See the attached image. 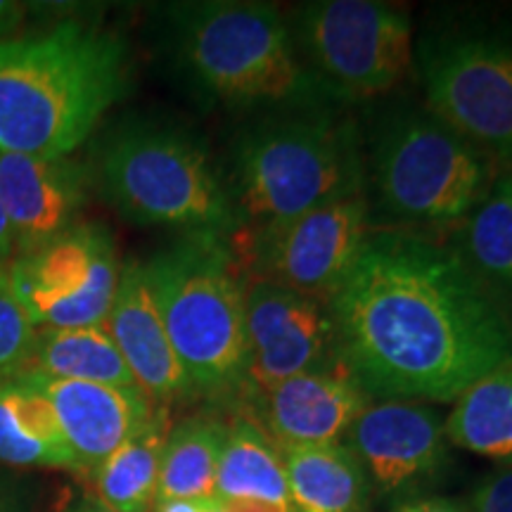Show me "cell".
Segmentation results:
<instances>
[{
    "label": "cell",
    "mask_w": 512,
    "mask_h": 512,
    "mask_svg": "<svg viewBox=\"0 0 512 512\" xmlns=\"http://www.w3.org/2000/svg\"><path fill=\"white\" fill-rule=\"evenodd\" d=\"M328 311L337 366L370 401L451 403L512 358L505 306L418 230H370Z\"/></svg>",
    "instance_id": "cell-1"
},
{
    "label": "cell",
    "mask_w": 512,
    "mask_h": 512,
    "mask_svg": "<svg viewBox=\"0 0 512 512\" xmlns=\"http://www.w3.org/2000/svg\"><path fill=\"white\" fill-rule=\"evenodd\" d=\"M128 48L93 24L0 41V152L72 157L126 91Z\"/></svg>",
    "instance_id": "cell-2"
},
{
    "label": "cell",
    "mask_w": 512,
    "mask_h": 512,
    "mask_svg": "<svg viewBox=\"0 0 512 512\" xmlns=\"http://www.w3.org/2000/svg\"><path fill=\"white\" fill-rule=\"evenodd\" d=\"M171 50L202 98L228 107H313L325 95L299 62L290 27L266 3L204 0L166 10Z\"/></svg>",
    "instance_id": "cell-3"
},
{
    "label": "cell",
    "mask_w": 512,
    "mask_h": 512,
    "mask_svg": "<svg viewBox=\"0 0 512 512\" xmlns=\"http://www.w3.org/2000/svg\"><path fill=\"white\" fill-rule=\"evenodd\" d=\"M93 181L112 209L145 228L233 238L242 228L228 181L192 133L131 121L100 145Z\"/></svg>",
    "instance_id": "cell-4"
},
{
    "label": "cell",
    "mask_w": 512,
    "mask_h": 512,
    "mask_svg": "<svg viewBox=\"0 0 512 512\" xmlns=\"http://www.w3.org/2000/svg\"><path fill=\"white\" fill-rule=\"evenodd\" d=\"M226 181L242 226L261 230L363 195L366 169L354 124L306 107L249 128Z\"/></svg>",
    "instance_id": "cell-5"
},
{
    "label": "cell",
    "mask_w": 512,
    "mask_h": 512,
    "mask_svg": "<svg viewBox=\"0 0 512 512\" xmlns=\"http://www.w3.org/2000/svg\"><path fill=\"white\" fill-rule=\"evenodd\" d=\"M143 264L192 394L242 389L249 358L247 283L228 238L181 235Z\"/></svg>",
    "instance_id": "cell-6"
},
{
    "label": "cell",
    "mask_w": 512,
    "mask_h": 512,
    "mask_svg": "<svg viewBox=\"0 0 512 512\" xmlns=\"http://www.w3.org/2000/svg\"><path fill=\"white\" fill-rule=\"evenodd\" d=\"M491 159L430 110L396 114L370 155L375 200L401 226H451L491 190Z\"/></svg>",
    "instance_id": "cell-7"
},
{
    "label": "cell",
    "mask_w": 512,
    "mask_h": 512,
    "mask_svg": "<svg viewBox=\"0 0 512 512\" xmlns=\"http://www.w3.org/2000/svg\"><path fill=\"white\" fill-rule=\"evenodd\" d=\"M297 43L325 95L368 100L392 91L411 69L413 24L375 0H318L299 10ZM294 43V46H297Z\"/></svg>",
    "instance_id": "cell-8"
},
{
    "label": "cell",
    "mask_w": 512,
    "mask_h": 512,
    "mask_svg": "<svg viewBox=\"0 0 512 512\" xmlns=\"http://www.w3.org/2000/svg\"><path fill=\"white\" fill-rule=\"evenodd\" d=\"M418 60L427 110L484 157L512 169V38H427Z\"/></svg>",
    "instance_id": "cell-9"
},
{
    "label": "cell",
    "mask_w": 512,
    "mask_h": 512,
    "mask_svg": "<svg viewBox=\"0 0 512 512\" xmlns=\"http://www.w3.org/2000/svg\"><path fill=\"white\" fill-rule=\"evenodd\" d=\"M119 273L117 245L102 223L79 221L10 261L12 285L38 330L105 325Z\"/></svg>",
    "instance_id": "cell-10"
},
{
    "label": "cell",
    "mask_w": 512,
    "mask_h": 512,
    "mask_svg": "<svg viewBox=\"0 0 512 512\" xmlns=\"http://www.w3.org/2000/svg\"><path fill=\"white\" fill-rule=\"evenodd\" d=\"M368 235L370 204L356 195L256 230L254 259L264 280L328 304Z\"/></svg>",
    "instance_id": "cell-11"
},
{
    "label": "cell",
    "mask_w": 512,
    "mask_h": 512,
    "mask_svg": "<svg viewBox=\"0 0 512 512\" xmlns=\"http://www.w3.org/2000/svg\"><path fill=\"white\" fill-rule=\"evenodd\" d=\"M247 373L242 389L259 396L290 380L337 366L328 304L256 278L245 287Z\"/></svg>",
    "instance_id": "cell-12"
},
{
    "label": "cell",
    "mask_w": 512,
    "mask_h": 512,
    "mask_svg": "<svg viewBox=\"0 0 512 512\" xmlns=\"http://www.w3.org/2000/svg\"><path fill=\"white\" fill-rule=\"evenodd\" d=\"M380 496L408 498L441 477L451 463L446 420L411 401H377L344 437Z\"/></svg>",
    "instance_id": "cell-13"
},
{
    "label": "cell",
    "mask_w": 512,
    "mask_h": 512,
    "mask_svg": "<svg viewBox=\"0 0 512 512\" xmlns=\"http://www.w3.org/2000/svg\"><path fill=\"white\" fill-rule=\"evenodd\" d=\"M93 185V166L72 157L0 152V204L15 235V256L34 252L76 226Z\"/></svg>",
    "instance_id": "cell-14"
},
{
    "label": "cell",
    "mask_w": 512,
    "mask_h": 512,
    "mask_svg": "<svg viewBox=\"0 0 512 512\" xmlns=\"http://www.w3.org/2000/svg\"><path fill=\"white\" fill-rule=\"evenodd\" d=\"M261 430L280 451L339 444L370 399L339 366L304 373L254 396Z\"/></svg>",
    "instance_id": "cell-15"
},
{
    "label": "cell",
    "mask_w": 512,
    "mask_h": 512,
    "mask_svg": "<svg viewBox=\"0 0 512 512\" xmlns=\"http://www.w3.org/2000/svg\"><path fill=\"white\" fill-rule=\"evenodd\" d=\"M105 328L117 344L138 389L152 403L166 406L192 396L188 375L166 335L143 261H128L121 266Z\"/></svg>",
    "instance_id": "cell-16"
},
{
    "label": "cell",
    "mask_w": 512,
    "mask_h": 512,
    "mask_svg": "<svg viewBox=\"0 0 512 512\" xmlns=\"http://www.w3.org/2000/svg\"><path fill=\"white\" fill-rule=\"evenodd\" d=\"M34 375L53 403L79 467L86 472L105 463L155 413L152 401L138 387Z\"/></svg>",
    "instance_id": "cell-17"
},
{
    "label": "cell",
    "mask_w": 512,
    "mask_h": 512,
    "mask_svg": "<svg viewBox=\"0 0 512 512\" xmlns=\"http://www.w3.org/2000/svg\"><path fill=\"white\" fill-rule=\"evenodd\" d=\"M0 463L81 470L34 373L0 382Z\"/></svg>",
    "instance_id": "cell-18"
},
{
    "label": "cell",
    "mask_w": 512,
    "mask_h": 512,
    "mask_svg": "<svg viewBox=\"0 0 512 512\" xmlns=\"http://www.w3.org/2000/svg\"><path fill=\"white\" fill-rule=\"evenodd\" d=\"M283 465L294 512H368L373 486L344 441L287 448Z\"/></svg>",
    "instance_id": "cell-19"
},
{
    "label": "cell",
    "mask_w": 512,
    "mask_h": 512,
    "mask_svg": "<svg viewBox=\"0 0 512 512\" xmlns=\"http://www.w3.org/2000/svg\"><path fill=\"white\" fill-rule=\"evenodd\" d=\"M214 503H264L292 508L283 451L259 422L238 420L228 427L216 472Z\"/></svg>",
    "instance_id": "cell-20"
},
{
    "label": "cell",
    "mask_w": 512,
    "mask_h": 512,
    "mask_svg": "<svg viewBox=\"0 0 512 512\" xmlns=\"http://www.w3.org/2000/svg\"><path fill=\"white\" fill-rule=\"evenodd\" d=\"M448 247L498 304H512V197L501 178L458 223Z\"/></svg>",
    "instance_id": "cell-21"
},
{
    "label": "cell",
    "mask_w": 512,
    "mask_h": 512,
    "mask_svg": "<svg viewBox=\"0 0 512 512\" xmlns=\"http://www.w3.org/2000/svg\"><path fill=\"white\" fill-rule=\"evenodd\" d=\"M166 408H157L140 430L93 470L95 496L114 512H150L157 503L166 434Z\"/></svg>",
    "instance_id": "cell-22"
},
{
    "label": "cell",
    "mask_w": 512,
    "mask_h": 512,
    "mask_svg": "<svg viewBox=\"0 0 512 512\" xmlns=\"http://www.w3.org/2000/svg\"><path fill=\"white\" fill-rule=\"evenodd\" d=\"M226 437L228 427L209 415H192L171 427L164 444L157 503L214 501Z\"/></svg>",
    "instance_id": "cell-23"
},
{
    "label": "cell",
    "mask_w": 512,
    "mask_h": 512,
    "mask_svg": "<svg viewBox=\"0 0 512 512\" xmlns=\"http://www.w3.org/2000/svg\"><path fill=\"white\" fill-rule=\"evenodd\" d=\"M446 418L453 446L512 463V358L477 380Z\"/></svg>",
    "instance_id": "cell-24"
},
{
    "label": "cell",
    "mask_w": 512,
    "mask_h": 512,
    "mask_svg": "<svg viewBox=\"0 0 512 512\" xmlns=\"http://www.w3.org/2000/svg\"><path fill=\"white\" fill-rule=\"evenodd\" d=\"M24 373H38L55 380L138 387L105 325L38 330Z\"/></svg>",
    "instance_id": "cell-25"
},
{
    "label": "cell",
    "mask_w": 512,
    "mask_h": 512,
    "mask_svg": "<svg viewBox=\"0 0 512 512\" xmlns=\"http://www.w3.org/2000/svg\"><path fill=\"white\" fill-rule=\"evenodd\" d=\"M36 337L38 328L12 285L10 261L0 264V382L24 373Z\"/></svg>",
    "instance_id": "cell-26"
},
{
    "label": "cell",
    "mask_w": 512,
    "mask_h": 512,
    "mask_svg": "<svg viewBox=\"0 0 512 512\" xmlns=\"http://www.w3.org/2000/svg\"><path fill=\"white\" fill-rule=\"evenodd\" d=\"M470 512H512V463L496 467L472 491Z\"/></svg>",
    "instance_id": "cell-27"
},
{
    "label": "cell",
    "mask_w": 512,
    "mask_h": 512,
    "mask_svg": "<svg viewBox=\"0 0 512 512\" xmlns=\"http://www.w3.org/2000/svg\"><path fill=\"white\" fill-rule=\"evenodd\" d=\"M394 512H470L467 505L451 501V498L430 496V498H415V501H403Z\"/></svg>",
    "instance_id": "cell-28"
},
{
    "label": "cell",
    "mask_w": 512,
    "mask_h": 512,
    "mask_svg": "<svg viewBox=\"0 0 512 512\" xmlns=\"http://www.w3.org/2000/svg\"><path fill=\"white\" fill-rule=\"evenodd\" d=\"M0 512H27V496L17 479L0 475Z\"/></svg>",
    "instance_id": "cell-29"
},
{
    "label": "cell",
    "mask_w": 512,
    "mask_h": 512,
    "mask_svg": "<svg viewBox=\"0 0 512 512\" xmlns=\"http://www.w3.org/2000/svg\"><path fill=\"white\" fill-rule=\"evenodd\" d=\"M24 17V5L12 3V0H0V41L8 38L10 31L19 27Z\"/></svg>",
    "instance_id": "cell-30"
},
{
    "label": "cell",
    "mask_w": 512,
    "mask_h": 512,
    "mask_svg": "<svg viewBox=\"0 0 512 512\" xmlns=\"http://www.w3.org/2000/svg\"><path fill=\"white\" fill-rule=\"evenodd\" d=\"M15 256V235H12L10 221L5 216L3 204H0V264H8Z\"/></svg>",
    "instance_id": "cell-31"
},
{
    "label": "cell",
    "mask_w": 512,
    "mask_h": 512,
    "mask_svg": "<svg viewBox=\"0 0 512 512\" xmlns=\"http://www.w3.org/2000/svg\"><path fill=\"white\" fill-rule=\"evenodd\" d=\"M214 501H166L157 503L155 512H211Z\"/></svg>",
    "instance_id": "cell-32"
},
{
    "label": "cell",
    "mask_w": 512,
    "mask_h": 512,
    "mask_svg": "<svg viewBox=\"0 0 512 512\" xmlns=\"http://www.w3.org/2000/svg\"><path fill=\"white\" fill-rule=\"evenodd\" d=\"M67 512H114V510L107 503H102L95 494H83L69 505Z\"/></svg>",
    "instance_id": "cell-33"
},
{
    "label": "cell",
    "mask_w": 512,
    "mask_h": 512,
    "mask_svg": "<svg viewBox=\"0 0 512 512\" xmlns=\"http://www.w3.org/2000/svg\"><path fill=\"white\" fill-rule=\"evenodd\" d=\"M501 181H503V185H505V188H508V192H510V197H512V171H510V174H508V176H503V178H501Z\"/></svg>",
    "instance_id": "cell-34"
},
{
    "label": "cell",
    "mask_w": 512,
    "mask_h": 512,
    "mask_svg": "<svg viewBox=\"0 0 512 512\" xmlns=\"http://www.w3.org/2000/svg\"><path fill=\"white\" fill-rule=\"evenodd\" d=\"M211 512H219V510H216V505H214V510H211Z\"/></svg>",
    "instance_id": "cell-35"
}]
</instances>
